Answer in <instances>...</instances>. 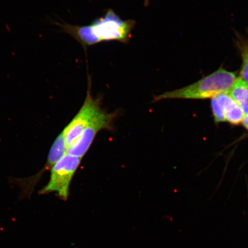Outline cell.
<instances>
[{
    "label": "cell",
    "mask_w": 248,
    "mask_h": 248,
    "mask_svg": "<svg viewBox=\"0 0 248 248\" xmlns=\"http://www.w3.org/2000/svg\"><path fill=\"white\" fill-rule=\"evenodd\" d=\"M61 32L67 33L76 40L86 51L90 46L104 42L116 41L128 43L136 26L135 20H123L112 9L107 11L104 16L86 26H78L54 21Z\"/></svg>",
    "instance_id": "obj_1"
},
{
    "label": "cell",
    "mask_w": 248,
    "mask_h": 248,
    "mask_svg": "<svg viewBox=\"0 0 248 248\" xmlns=\"http://www.w3.org/2000/svg\"><path fill=\"white\" fill-rule=\"evenodd\" d=\"M236 79L234 73L221 68L190 85L155 96L154 101L168 99L203 100L212 98L219 93H228Z\"/></svg>",
    "instance_id": "obj_2"
},
{
    "label": "cell",
    "mask_w": 248,
    "mask_h": 248,
    "mask_svg": "<svg viewBox=\"0 0 248 248\" xmlns=\"http://www.w3.org/2000/svg\"><path fill=\"white\" fill-rule=\"evenodd\" d=\"M82 158L66 154L52 167L50 179L40 191L42 194L57 193L61 199L66 201L69 198L71 181Z\"/></svg>",
    "instance_id": "obj_3"
},
{
    "label": "cell",
    "mask_w": 248,
    "mask_h": 248,
    "mask_svg": "<svg viewBox=\"0 0 248 248\" xmlns=\"http://www.w3.org/2000/svg\"><path fill=\"white\" fill-rule=\"evenodd\" d=\"M88 83V91L81 108L62 132L67 148L77 140L87 126L102 110L100 99L93 98L91 94V80L90 77Z\"/></svg>",
    "instance_id": "obj_4"
},
{
    "label": "cell",
    "mask_w": 248,
    "mask_h": 248,
    "mask_svg": "<svg viewBox=\"0 0 248 248\" xmlns=\"http://www.w3.org/2000/svg\"><path fill=\"white\" fill-rule=\"evenodd\" d=\"M116 116V112L108 113L102 109L87 126L77 140L67 148V154L80 158L84 156L99 132L102 130L113 129V121Z\"/></svg>",
    "instance_id": "obj_5"
},
{
    "label": "cell",
    "mask_w": 248,
    "mask_h": 248,
    "mask_svg": "<svg viewBox=\"0 0 248 248\" xmlns=\"http://www.w3.org/2000/svg\"><path fill=\"white\" fill-rule=\"evenodd\" d=\"M212 108L217 123L228 122L232 125L242 123L243 110L228 93H222L212 98Z\"/></svg>",
    "instance_id": "obj_6"
},
{
    "label": "cell",
    "mask_w": 248,
    "mask_h": 248,
    "mask_svg": "<svg viewBox=\"0 0 248 248\" xmlns=\"http://www.w3.org/2000/svg\"><path fill=\"white\" fill-rule=\"evenodd\" d=\"M228 93L239 105L245 115H248V85L247 83L241 78H237Z\"/></svg>",
    "instance_id": "obj_7"
},
{
    "label": "cell",
    "mask_w": 248,
    "mask_h": 248,
    "mask_svg": "<svg viewBox=\"0 0 248 248\" xmlns=\"http://www.w3.org/2000/svg\"><path fill=\"white\" fill-rule=\"evenodd\" d=\"M67 147L63 132L59 135L52 144L48 156L46 169H52L67 154Z\"/></svg>",
    "instance_id": "obj_8"
},
{
    "label": "cell",
    "mask_w": 248,
    "mask_h": 248,
    "mask_svg": "<svg viewBox=\"0 0 248 248\" xmlns=\"http://www.w3.org/2000/svg\"><path fill=\"white\" fill-rule=\"evenodd\" d=\"M242 58H243V64H242L240 78L248 85V45L243 48L242 51Z\"/></svg>",
    "instance_id": "obj_9"
},
{
    "label": "cell",
    "mask_w": 248,
    "mask_h": 248,
    "mask_svg": "<svg viewBox=\"0 0 248 248\" xmlns=\"http://www.w3.org/2000/svg\"><path fill=\"white\" fill-rule=\"evenodd\" d=\"M242 123H243L245 128H246L248 131V115L244 116L243 120L242 121Z\"/></svg>",
    "instance_id": "obj_10"
}]
</instances>
